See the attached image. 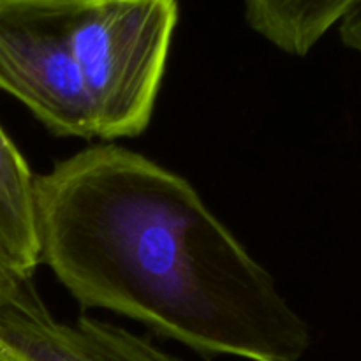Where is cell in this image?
<instances>
[{"label":"cell","instance_id":"277c9868","mask_svg":"<svg viewBox=\"0 0 361 361\" xmlns=\"http://www.w3.org/2000/svg\"><path fill=\"white\" fill-rule=\"evenodd\" d=\"M0 337L32 361H183L115 324L55 321L42 300L7 310Z\"/></svg>","mask_w":361,"mask_h":361},{"label":"cell","instance_id":"5b68a950","mask_svg":"<svg viewBox=\"0 0 361 361\" xmlns=\"http://www.w3.org/2000/svg\"><path fill=\"white\" fill-rule=\"evenodd\" d=\"M34 176L23 155L0 127V252L23 277L39 267Z\"/></svg>","mask_w":361,"mask_h":361},{"label":"cell","instance_id":"6da1fadb","mask_svg":"<svg viewBox=\"0 0 361 361\" xmlns=\"http://www.w3.org/2000/svg\"><path fill=\"white\" fill-rule=\"evenodd\" d=\"M39 263L83 309L130 317L204 358L300 361L305 321L182 176L99 143L34 176Z\"/></svg>","mask_w":361,"mask_h":361},{"label":"cell","instance_id":"52a82bcc","mask_svg":"<svg viewBox=\"0 0 361 361\" xmlns=\"http://www.w3.org/2000/svg\"><path fill=\"white\" fill-rule=\"evenodd\" d=\"M39 298L32 279L18 274L0 252V317L14 307L27 305Z\"/></svg>","mask_w":361,"mask_h":361},{"label":"cell","instance_id":"9c48e42d","mask_svg":"<svg viewBox=\"0 0 361 361\" xmlns=\"http://www.w3.org/2000/svg\"><path fill=\"white\" fill-rule=\"evenodd\" d=\"M0 361H32V360L27 358L23 353H20L16 348H13L9 342H6L2 337H0Z\"/></svg>","mask_w":361,"mask_h":361},{"label":"cell","instance_id":"7a4b0ae2","mask_svg":"<svg viewBox=\"0 0 361 361\" xmlns=\"http://www.w3.org/2000/svg\"><path fill=\"white\" fill-rule=\"evenodd\" d=\"M178 23V0H85L73 48L99 140L148 127Z\"/></svg>","mask_w":361,"mask_h":361},{"label":"cell","instance_id":"8992f818","mask_svg":"<svg viewBox=\"0 0 361 361\" xmlns=\"http://www.w3.org/2000/svg\"><path fill=\"white\" fill-rule=\"evenodd\" d=\"M360 0H243L250 28L288 55L305 56Z\"/></svg>","mask_w":361,"mask_h":361},{"label":"cell","instance_id":"ba28073f","mask_svg":"<svg viewBox=\"0 0 361 361\" xmlns=\"http://www.w3.org/2000/svg\"><path fill=\"white\" fill-rule=\"evenodd\" d=\"M341 37L348 48L361 51V0L342 18Z\"/></svg>","mask_w":361,"mask_h":361},{"label":"cell","instance_id":"30bf717a","mask_svg":"<svg viewBox=\"0 0 361 361\" xmlns=\"http://www.w3.org/2000/svg\"><path fill=\"white\" fill-rule=\"evenodd\" d=\"M67 2H85V0H67Z\"/></svg>","mask_w":361,"mask_h":361},{"label":"cell","instance_id":"3957f363","mask_svg":"<svg viewBox=\"0 0 361 361\" xmlns=\"http://www.w3.org/2000/svg\"><path fill=\"white\" fill-rule=\"evenodd\" d=\"M67 0H0V88L55 136L92 140L94 113L73 48Z\"/></svg>","mask_w":361,"mask_h":361}]
</instances>
